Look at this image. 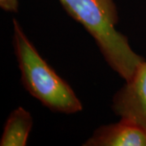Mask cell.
I'll return each instance as SVG.
<instances>
[{
    "mask_svg": "<svg viewBox=\"0 0 146 146\" xmlns=\"http://www.w3.org/2000/svg\"><path fill=\"white\" fill-rule=\"evenodd\" d=\"M58 1L94 37L110 67L128 81L145 59L131 50L127 37L115 29L119 16L114 0Z\"/></svg>",
    "mask_w": 146,
    "mask_h": 146,
    "instance_id": "6da1fadb",
    "label": "cell"
},
{
    "mask_svg": "<svg viewBox=\"0 0 146 146\" xmlns=\"http://www.w3.org/2000/svg\"><path fill=\"white\" fill-rule=\"evenodd\" d=\"M13 46L25 89L54 112L75 114L83 109L73 89L41 57L16 19Z\"/></svg>",
    "mask_w": 146,
    "mask_h": 146,
    "instance_id": "7a4b0ae2",
    "label": "cell"
},
{
    "mask_svg": "<svg viewBox=\"0 0 146 146\" xmlns=\"http://www.w3.org/2000/svg\"><path fill=\"white\" fill-rule=\"evenodd\" d=\"M112 109L121 119L129 120L146 131V61L113 98Z\"/></svg>",
    "mask_w": 146,
    "mask_h": 146,
    "instance_id": "3957f363",
    "label": "cell"
},
{
    "mask_svg": "<svg viewBox=\"0 0 146 146\" xmlns=\"http://www.w3.org/2000/svg\"><path fill=\"white\" fill-rule=\"evenodd\" d=\"M84 146H146V131L129 120L101 126Z\"/></svg>",
    "mask_w": 146,
    "mask_h": 146,
    "instance_id": "277c9868",
    "label": "cell"
},
{
    "mask_svg": "<svg viewBox=\"0 0 146 146\" xmlns=\"http://www.w3.org/2000/svg\"><path fill=\"white\" fill-rule=\"evenodd\" d=\"M33 127L31 114L23 107H18L6 121L1 137V146L26 145L29 135Z\"/></svg>",
    "mask_w": 146,
    "mask_h": 146,
    "instance_id": "5b68a950",
    "label": "cell"
},
{
    "mask_svg": "<svg viewBox=\"0 0 146 146\" xmlns=\"http://www.w3.org/2000/svg\"><path fill=\"white\" fill-rule=\"evenodd\" d=\"M0 7L3 10L7 12H18V0H0Z\"/></svg>",
    "mask_w": 146,
    "mask_h": 146,
    "instance_id": "8992f818",
    "label": "cell"
}]
</instances>
